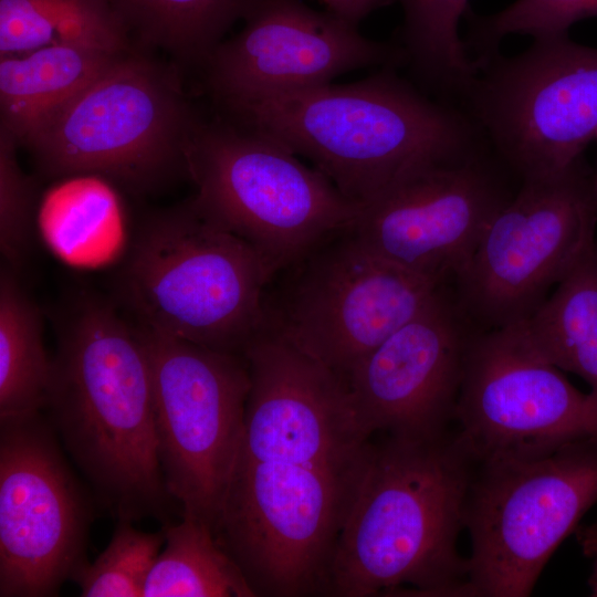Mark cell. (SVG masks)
<instances>
[{
  "instance_id": "obj_1",
  "label": "cell",
  "mask_w": 597,
  "mask_h": 597,
  "mask_svg": "<svg viewBox=\"0 0 597 597\" xmlns=\"http://www.w3.org/2000/svg\"><path fill=\"white\" fill-rule=\"evenodd\" d=\"M384 436L341 531L329 596L471 597L458 540L476 462L454 429Z\"/></svg>"
},
{
  "instance_id": "obj_2",
  "label": "cell",
  "mask_w": 597,
  "mask_h": 597,
  "mask_svg": "<svg viewBox=\"0 0 597 597\" xmlns=\"http://www.w3.org/2000/svg\"><path fill=\"white\" fill-rule=\"evenodd\" d=\"M44 410L113 517L168 521L174 500L159 465L151 364L138 324L101 298L80 297L59 335Z\"/></svg>"
},
{
  "instance_id": "obj_3",
  "label": "cell",
  "mask_w": 597,
  "mask_h": 597,
  "mask_svg": "<svg viewBox=\"0 0 597 597\" xmlns=\"http://www.w3.org/2000/svg\"><path fill=\"white\" fill-rule=\"evenodd\" d=\"M226 111L233 123L306 157L360 207L420 169L488 147L461 107L431 97L394 66L354 83L266 95Z\"/></svg>"
},
{
  "instance_id": "obj_4",
  "label": "cell",
  "mask_w": 597,
  "mask_h": 597,
  "mask_svg": "<svg viewBox=\"0 0 597 597\" xmlns=\"http://www.w3.org/2000/svg\"><path fill=\"white\" fill-rule=\"evenodd\" d=\"M269 281L258 253L192 199L145 223L119 277L139 325L240 355L265 328Z\"/></svg>"
},
{
  "instance_id": "obj_5",
  "label": "cell",
  "mask_w": 597,
  "mask_h": 597,
  "mask_svg": "<svg viewBox=\"0 0 597 597\" xmlns=\"http://www.w3.org/2000/svg\"><path fill=\"white\" fill-rule=\"evenodd\" d=\"M186 172L196 208L245 241L270 281L350 229L362 209L284 145L233 122L199 119Z\"/></svg>"
},
{
  "instance_id": "obj_6",
  "label": "cell",
  "mask_w": 597,
  "mask_h": 597,
  "mask_svg": "<svg viewBox=\"0 0 597 597\" xmlns=\"http://www.w3.org/2000/svg\"><path fill=\"white\" fill-rule=\"evenodd\" d=\"M199 119L175 73L127 50L24 146L48 176H103L147 189L172 171L186 172L187 148Z\"/></svg>"
},
{
  "instance_id": "obj_7",
  "label": "cell",
  "mask_w": 597,
  "mask_h": 597,
  "mask_svg": "<svg viewBox=\"0 0 597 597\" xmlns=\"http://www.w3.org/2000/svg\"><path fill=\"white\" fill-rule=\"evenodd\" d=\"M366 465L239 458L214 536L256 596L329 595L338 537Z\"/></svg>"
},
{
  "instance_id": "obj_8",
  "label": "cell",
  "mask_w": 597,
  "mask_h": 597,
  "mask_svg": "<svg viewBox=\"0 0 597 597\" xmlns=\"http://www.w3.org/2000/svg\"><path fill=\"white\" fill-rule=\"evenodd\" d=\"M596 501L597 438L538 458L476 462L464 511L471 597L530 596Z\"/></svg>"
},
{
  "instance_id": "obj_9",
  "label": "cell",
  "mask_w": 597,
  "mask_h": 597,
  "mask_svg": "<svg viewBox=\"0 0 597 597\" xmlns=\"http://www.w3.org/2000/svg\"><path fill=\"white\" fill-rule=\"evenodd\" d=\"M442 286L375 254L348 229L269 282L265 328L345 380Z\"/></svg>"
},
{
  "instance_id": "obj_10",
  "label": "cell",
  "mask_w": 597,
  "mask_h": 597,
  "mask_svg": "<svg viewBox=\"0 0 597 597\" xmlns=\"http://www.w3.org/2000/svg\"><path fill=\"white\" fill-rule=\"evenodd\" d=\"M597 196L584 155L522 180L455 277V301L486 329L528 317L595 244Z\"/></svg>"
},
{
  "instance_id": "obj_11",
  "label": "cell",
  "mask_w": 597,
  "mask_h": 597,
  "mask_svg": "<svg viewBox=\"0 0 597 597\" xmlns=\"http://www.w3.org/2000/svg\"><path fill=\"white\" fill-rule=\"evenodd\" d=\"M476 62L459 106L522 180L566 168L597 137V48L566 34Z\"/></svg>"
},
{
  "instance_id": "obj_12",
  "label": "cell",
  "mask_w": 597,
  "mask_h": 597,
  "mask_svg": "<svg viewBox=\"0 0 597 597\" xmlns=\"http://www.w3.org/2000/svg\"><path fill=\"white\" fill-rule=\"evenodd\" d=\"M138 326L150 357L166 489L181 517L201 521L214 533L244 436L247 360Z\"/></svg>"
},
{
  "instance_id": "obj_13",
  "label": "cell",
  "mask_w": 597,
  "mask_h": 597,
  "mask_svg": "<svg viewBox=\"0 0 597 597\" xmlns=\"http://www.w3.org/2000/svg\"><path fill=\"white\" fill-rule=\"evenodd\" d=\"M41 412L0 419V597H51L88 563L94 502Z\"/></svg>"
},
{
  "instance_id": "obj_14",
  "label": "cell",
  "mask_w": 597,
  "mask_h": 597,
  "mask_svg": "<svg viewBox=\"0 0 597 597\" xmlns=\"http://www.w3.org/2000/svg\"><path fill=\"white\" fill-rule=\"evenodd\" d=\"M454 425L475 462L538 458L597 438V397L576 389L513 323L474 332Z\"/></svg>"
},
{
  "instance_id": "obj_15",
  "label": "cell",
  "mask_w": 597,
  "mask_h": 597,
  "mask_svg": "<svg viewBox=\"0 0 597 597\" xmlns=\"http://www.w3.org/2000/svg\"><path fill=\"white\" fill-rule=\"evenodd\" d=\"M499 164L486 147L420 169L364 205L349 231L375 254L444 285L513 196Z\"/></svg>"
},
{
  "instance_id": "obj_16",
  "label": "cell",
  "mask_w": 597,
  "mask_h": 597,
  "mask_svg": "<svg viewBox=\"0 0 597 597\" xmlns=\"http://www.w3.org/2000/svg\"><path fill=\"white\" fill-rule=\"evenodd\" d=\"M242 355L250 390L239 458L343 470L366 464L373 438L342 377L266 328Z\"/></svg>"
},
{
  "instance_id": "obj_17",
  "label": "cell",
  "mask_w": 597,
  "mask_h": 597,
  "mask_svg": "<svg viewBox=\"0 0 597 597\" xmlns=\"http://www.w3.org/2000/svg\"><path fill=\"white\" fill-rule=\"evenodd\" d=\"M243 20V29L202 65L207 87L224 109L332 83L357 69L406 62L399 44L368 39L357 25L302 0H256Z\"/></svg>"
},
{
  "instance_id": "obj_18",
  "label": "cell",
  "mask_w": 597,
  "mask_h": 597,
  "mask_svg": "<svg viewBox=\"0 0 597 597\" xmlns=\"http://www.w3.org/2000/svg\"><path fill=\"white\" fill-rule=\"evenodd\" d=\"M470 323L442 286L350 370L345 378L350 402L370 438L433 437L450 430L475 332Z\"/></svg>"
},
{
  "instance_id": "obj_19",
  "label": "cell",
  "mask_w": 597,
  "mask_h": 597,
  "mask_svg": "<svg viewBox=\"0 0 597 597\" xmlns=\"http://www.w3.org/2000/svg\"><path fill=\"white\" fill-rule=\"evenodd\" d=\"M118 54L87 45L56 44L1 57L0 127L24 146Z\"/></svg>"
},
{
  "instance_id": "obj_20",
  "label": "cell",
  "mask_w": 597,
  "mask_h": 597,
  "mask_svg": "<svg viewBox=\"0 0 597 597\" xmlns=\"http://www.w3.org/2000/svg\"><path fill=\"white\" fill-rule=\"evenodd\" d=\"M516 324L543 358L578 375L597 397V241L555 291Z\"/></svg>"
},
{
  "instance_id": "obj_21",
  "label": "cell",
  "mask_w": 597,
  "mask_h": 597,
  "mask_svg": "<svg viewBox=\"0 0 597 597\" xmlns=\"http://www.w3.org/2000/svg\"><path fill=\"white\" fill-rule=\"evenodd\" d=\"M128 30L108 0H0V56L76 44L121 53Z\"/></svg>"
},
{
  "instance_id": "obj_22",
  "label": "cell",
  "mask_w": 597,
  "mask_h": 597,
  "mask_svg": "<svg viewBox=\"0 0 597 597\" xmlns=\"http://www.w3.org/2000/svg\"><path fill=\"white\" fill-rule=\"evenodd\" d=\"M40 310L6 266L0 277V419L41 412L52 377Z\"/></svg>"
},
{
  "instance_id": "obj_23",
  "label": "cell",
  "mask_w": 597,
  "mask_h": 597,
  "mask_svg": "<svg viewBox=\"0 0 597 597\" xmlns=\"http://www.w3.org/2000/svg\"><path fill=\"white\" fill-rule=\"evenodd\" d=\"M398 1L405 64L434 97L459 104L479 70L459 36L460 19L471 11L469 0Z\"/></svg>"
},
{
  "instance_id": "obj_24",
  "label": "cell",
  "mask_w": 597,
  "mask_h": 597,
  "mask_svg": "<svg viewBox=\"0 0 597 597\" xmlns=\"http://www.w3.org/2000/svg\"><path fill=\"white\" fill-rule=\"evenodd\" d=\"M164 548L148 575L143 597H255L234 559L206 523L181 517L163 524Z\"/></svg>"
},
{
  "instance_id": "obj_25",
  "label": "cell",
  "mask_w": 597,
  "mask_h": 597,
  "mask_svg": "<svg viewBox=\"0 0 597 597\" xmlns=\"http://www.w3.org/2000/svg\"><path fill=\"white\" fill-rule=\"evenodd\" d=\"M128 32L186 63L203 65L256 0H108Z\"/></svg>"
},
{
  "instance_id": "obj_26",
  "label": "cell",
  "mask_w": 597,
  "mask_h": 597,
  "mask_svg": "<svg viewBox=\"0 0 597 597\" xmlns=\"http://www.w3.org/2000/svg\"><path fill=\"white\" fill-rule=\"evenodd\" d=\"M159 532H144L117 521L111 541L73 577L82 597H143L148 575L164 547Z\"/></svg>"
},
{
  "instance_id": "obj_27",
  "label": "cell",
  "mask_w": 597,
  "mask_h": 597,
  "mask_svg": "<svg viewBox=\"0 0 597 597\" xmlns=\"http://www.w3.org/2000/svg\"><path fill=\"white\" fill-rule=\"evenodd\" d=\"M597 15V0H515L500 12L469 18L468 36L463 40L474 60H484L500 51V43L510 34H527L533 39L568 34L575 22Z\"/></svg>"
},
{
  "instance_id": "obj_28",
  "label": "cell",
  "mask_w": 597,
  "mask_h": 597,
  "mask_svg": "<svg viewBox=\"0 0 597 597\" xmlns=\"http://www.w3.org/2000/svg\"><path fill=\"white\" fill-rule=\"evenodd\" d=\"M18 146L11 133L0 127V248L12 269L29 252L33 210L32 184L19 165Z\"/></svg>"
},
{
  "instance_id": "obj_29",
  "label": "cell",
  "mask_w": 597,
  "mask_h": 597,
  "mask_svg": "<svg viewBox=\"0 0 597 597\" xmlns=\"http://www.w3.org/2000/svg\"><path fill=\"white\" fill-rule=\"evenodd\" d=\"M328 13L358 27L376 9L392 0H317Z\"/></svg>"
},
{
  "instance_id": "obj_30",
  "label": "cell",
  "mask_w": 597,
  "mask_h": 597,
  "mask_svg": "<svg viewBox=\"0 0 597 597\" xmlns=\"http://www.w3.org/2000/svg\"><path fill=\"white\" fill-rule=\"evenodd\" d=\"M577 541L584 555L593 561L588 585L597 583V522L576 528Z\"/></svg>"
},
{
  "instance_id": "obj_31",
  "label": "cell",
  "mask_w": 597,
  "mask_h": 597,
  "mask_svg": "<svg viewBox=\"0 0 597 597\" xmlns=\"http://www.w3.org/2000/svg\"><path fill=\"white\" fill-rule=\"evenodd\" d=\"M589 587H590L591 596L597 597V583H595L594 585Z\"/></svg>"
},
{
  "instance_id": "obj_32",
  "label": "cell",
  "mask_w": 597,
  "mask_h": 597,
  "mask_svg": "<svg viewBox=\"0 0 597 597\" xmlns=\"http://www.w3.org/2000/svg\"><path fill=\"white\" fill-rule=\"evenodd\" d=\"M594 182H595V191L597 196V174L594 175Z\"/></svg>"
},
{
  "instance_id": "obj_33",
  "label": "cell",
  "mask_w": 597,
  "mask_h": 597,
  "mask_svg": "<svg viewBox=\"0 0 597 597\" xmlns=\"http://www.w3.org/2000/svg\"><path fill=\"white\" fill-rule=\"evenodd\" d=\"M597 138V137H596Z\"/></svg>"
}]
</instances>
